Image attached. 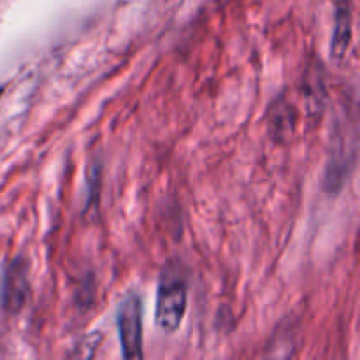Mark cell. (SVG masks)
<instances>
[{
	"mask_svg": "<svg viewBox=\"0 0 360 360\" xmlns=\"http://www.w3.org/2000/svg\"><path fill=\"white\" fill-rule=\"evenodd\" d=\"M188 304V285L178 273V269H167L162 273L157 290V309L155 320L157 326L165 333H174L179 329Z\"/></svg>",
	"mask_w": 360,
	"mask_h": 360,
	"instance_id": "1",
	"label": "cell"
},
{
	"mask_svg": "<svg viewBox=\"0 0 360 360\" xmlns=\"http://www.w3.org/2000/svg\"><path fill=\"white\" fill-rule=\"evenodd\" d=\"M118 333L125 359H143V301L129 294L118 308Z\"/></svg>",
	"mask_w": 360,
	"mask_h": 360,
	"instance_id": "2",
	"label": "cell"
},
{
	"mask_svg": "<svg viewBox=\"0 0 360 360\" xmlns=\"http://www.w3.org/2000/svg\"><path fill=\"white\" fill-rule=\"evenodd\" d=\"M28 294L27 274L25 267L20 262L13 264L6 274V283H4V306L11 311H18L23 306L25 297Z\"/></svg>",
	"mask_w": 360,
	"mask_h": 360,
	"instance_id": "3",
	"label": "cell"
},
{
	"mask_svg": "<svg viewBox=\"0 0 360 360\" xmlns=\"http://www.w3.org/2000/svg\"><path fill=\"white\" fill-rule=\"evenodd\" d=\"M352 39V16H350V6L338 7L336 13V25H334V35L333 44H330V53L336 58H341L347 53L348 44Z\"/></svg>",
	"mask_w": 360,
	"mask_h": 360,
	"instance_id": "4",
	"label": "cell"
},
{
	"mask_svg": "<svg viewBox=\"0 0 360 360\" xmlns=\"http://www.w3.org/2000/svg\"><path fill=\"white\" fill-rule=\"evenodd\" d=\"M271 129L276 134V137L281 136H290L295 129V112L292 109V105L283 104V102H278L276 105L271 111Z\"/></svg>",
	"mask_w": 360,
	"mask_h": 360,
	"instance_id": "5",
	"label": "cell"
}]
</instances>
